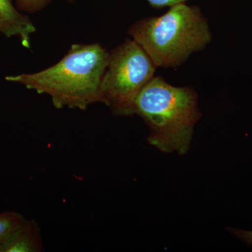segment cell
Listing matches in <instances>:
<instances>
[{
    "instance_id": "cell-8",
    "label": "cell",
    "mask_w": 252,
    "mask_h": 252,
    "mask_svg": "<svg viewBox=\"0 0 252 252\" xmlns=\"http://www.w3.org/2000/svg\"><path fill=\"white\" fill-rule=\"evenodd\" d=\"M51 0H17L16 7L19 11L32 14L44 9Z\"/></svg>"
},
{
    "instance_id": "cell-2",
    "label": "cell",
    "mask_w": 252,
    "mask_h": 252,
    "mask_svg": "<svg viewBox=\"0 0 252 252\" xmlns=\"http://www.w3.org/2000/svg\"><path fill=\"white\" fill-rule=\"evenodd\" d=\"M135 114L148 126L149 144L163 153L180 155L188 152L194 126L201 117L193 88L177 87L160 77L152 78L140 91Z\"/></svg>"
},
{
    "instance_id": "cell-7",
    "label": "cell",
    "mask_w": 252,
    "mask_h": 252,
    "mask_svg": "<svg viewBox=\"0 0 252 252\" xmlns=\"http://www.w3.org/2000/svg\"><path fill=\"white\" fill-rule=\"evenodd\" d=\"M24 220V217L18 212L7 211L0 213V246Z\"/></svg>"
},
{
    "instance_id": "cell-10",
    "label": "cell",
    "mask_w": 252,
    "mask_h": 252,
    "mask_svg": "<svg viewBox=\"0 0 252 252\" xmlns=\"http://www.w3.org/2000/svg\"><path fill=\"white\" fill-rule=\"evenodd\" d=\"M229 231L232 234L243 240L244 243L252 245V230H245L230 228Z\"/></svg>"
},
{
    "instance_id": "cell-1",
    "label": "cell",
    "mask_w": 252,
    "mask_h": 252,
    "mask_svg": "<svg viewBox=\"0 0 252 252\" xmlns=\"http://www.w3.org/2000/svg\"><path fill=\"white\" fill-rule=\"evenodd\" d=\"M109 52L101 44H73L59 62L40 72L17 74L5 80L47 94L57 109L85 110L100 102V85Z\"/></svg>"
},
{
    "instance_id": "cell-5",
    "label": "cell",
    "mask_w": 252,
    "mask_h": 252,
    "mask_svg": "<svg viewBox=\"0 0 252 252\" xmlns=\"http://www.w3.org/2000/svg\"><path fill=\"white\" fill-rule=\"evenodd\" d=\"M35 32L31 20L18 9L13 0H0V34L8 39L17 37L23 47L30 49Z\"/></svg>"
},
{
    "instance_id": "cell-4",
    "label": "cell",
    "mask_w": 252,
    "mask_h": 252,
    "mask_svg": "<svg viewBox=\"0 0 252 252\" xmlns=\"http://www.w3.org/2000/svg\"><path fill=\"white\" fill-rule=\"evenodd\" d=\"M157 65L135 40H126L109 52L100 85V102L113 114H135V102L144 86L154 77Z\"/></svg>"
},
{
    "instance_id": "cell-3",
    "label": "cell",
    "mask_w": 252,
    "mask_h": 252,
    "mask_svg": "<svg viewBox=\"0 0 252 252\" xmlns=\"http://www.w3.org/2000/svg\"><path fill=\"white\" fill-rule=\"evenodd\" d=\"M128 34L157 67H176L212 40L207 18L197 6L174 5L158 17L142 18Z\"/></svg>"
},
{
    "instance_id": "cell-9",
    "label": "cell",
    "mask_w": 252,
    "mask_h": 252,
    "mask_svg": "<svg viewBox=\"0 0 252 252\" xmlns=\"http://www.w3.org/2000/svg\"><path fill=\"white\" fill-rule=\"evenodd\" d=\"M189 0H147L151 6L155 9H162L167 6H172L174 5L185 3Z\"/></svg>"
},
{
    "instance_id": "cell-6",
    "label": "cell",
    "mask_w": 252,
    "mask_h": 252,
    "mask_svg": "<svg viewBox=\"0 0 252 252\" xmlns=\"http://www.w3.org/2000/svg\"><path fill=\"white\" fill-rule=\"evenodd\" d=\"M44 252L40 229L34 220L25 219L0 246V252Z\"/></svg>"
}]
</instances>
